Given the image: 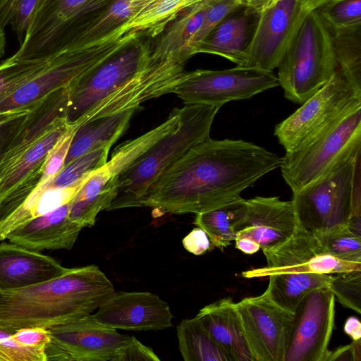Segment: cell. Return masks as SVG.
I'll use <instances>...</instances> for the list:
<instances>
[{"mask_svg": "<svg viewBox=\"0 0 361 361\" xmlns=\"http://www.w3.org/2000/svg\"><path fill=\"white\" fill-rule=\"evenodd\" d=\"M276 154L242 140H212L191 147L150 186L142 207L160 214H198L240 197L280 166Z\"/></svg>", "mask_w": 361, "mask_h": 361, "instance_id": "1", "label": "cell"}, {"mask_svg": "<svg viewBox=\"0 0 361 361\" xmlns=\"http://www.w3.org/2000/svg\"><path fill=\"white\" fill-rule=\"evenodd\" d=\"M114 292L112 283L97 266L67 268L40 283L0 290V326L16 331L73 322L92 314Z\"/></svg>", "mask_w": 361, "mask_h": 361, "instance_id": "2", "label": "cell"}, {"mask_svg": "<svg viewBox=\"0 0 361 361\" xmlns=\"http://www.w3.org/2000/svg\"><path fill=\"white\" fill-rule=\"evenodd\" d=\"M221 106L186 104L180 110L177 128L165 135L116 180L114 197L107 211L141 207L150 186L191 147L209 137Z\"/></svg>", "mask_w": 361, "mask_h": 361, "instance_id": "3", "label": "cell"}, {"mask_svg": "<svg viewBox=\"0 0 361 361\" xmlns=\"http://www.w3.org/2000/svg\"><path fill=\"white\" fill-rule=\"evenodd\" d=\"M360 148H353L322 176L293 193L299 226L316 236L348 227L360 181Z\"/></svg>", "mask_w": 361, "mask_h": 361, "instance_id": "4", "label": "cell"}, {"mask_svg": "<svg viewBox=\"0 0 361 361\" xmlns=\"http://www.w3.org/2000/svg\"><path fill=\"white\" fill-rule=\"evenodd\" d=\"M140 38L137 34H124L117 27L86 48L54 56L37 75L0 100V121L8 115L29 111L49 94L68 86Z\"/></svg>", "mask_w": 361, "mask_h": 361, "instance_id": "5", "label": "cell"}, {"mask_svg": "<svg viewBox=\"0 0 361 361\" xmlns=\"http://www.w3.org/2000/svg\"><path fill=\"white\" fill-rule=\"evenodd\" d=\"M277 68L284 97L296 104H302L334 75L331 33L316 10L307 15Z\"/></svg>", "mask_w": 361, "mask_h": 361, "instance_id": "6", "label": "cell"}, {"mask_svg": "<svg viewBox=\"0 0 361 361\" xmlns=\"http://www.w3.org/2000/svg\"><path fill=\"white\" fill-rule=\"evenodd\" d=\"M361 145V102L355 104L311 138L286 152L281 175L293 193L327 171L344 154Z\"/></svg>", "mask_w": 361, "mask_h": 361, "instance_id": "7", "label": "cell"}, {"mask_svg": "<svg viewBox=\"0 0 361 361\" xmlns=\"http://www.w3.org/2000/svg\"><path fill=\"white\" fill-rule=\"evenodd\" d=\"M113 1L45 0L32 18L13 57L20 61H47L60 54L81 23Z\"/></svg>", "mask_w": 361, "mask_h": 361, "instance_id": "8", "label": "cell"}, {"mask_svg": "<svg viewBox=\"0 0 361 361\" xmlns=\"http://www.w3.org/2000/svg\"><path fill=\"white\" fill-rule=\"evenodd\" d=\"M279 85L271 71L239 66L221 70L187 71L173 93L186 104L221 106L234 100L250 98Z\"/></svg>", "mask_w": 361, "mask_h": 361, "instance_id": "9", "label": "cell"}, {"mask_svg": "<svg viewBox=\"0 0 361 361\" xmlns=\"http://www.w3.org/2000/svg\"><path fill=\"white\" fill-rule=\"evenodd\" d=\"M151 52L147 43L137 41L73 81L69 85L67 124L77 128L92 109L140 68Z\"/></svg>", "mask_w": 361, "mask_h": 361, "instance_id": "10", "label": "cell"}, {"mask_svg": "<svg viewBox=\"0 0 361 361\" xmlns=\"http://www.w3.org/2000/svg\"><path fill=\"white\" fill-rule=\"evenodd\" d=\"M361 102L357 90L338 70L331 80L277 124L274 135L286 152L314 136L345 111Z\"/></svg>", "mask_w": 361, "mask_h": 361, "instance_id": "11", "label": "cell"}, {"mask_svg": "<svg viewBox=\"0 0 361 361\" xmlns=\"http://www.w3.org/2000/svg\"><path fill=\"white\" fill-rule=\"evenodd\" d=\"M334 318L335 297L328 287L306 294L293 314L283 361H324Z\"/></svg>", "mask_w": 361, "mask_h": 361, "instance_id": "12", "label": "cell"}, {"mask_svg": "<svg viewBox=\"0 0 361 361\" xmlns=\"http://www.w3.org/2000/svg\"><path fill=\"white\" fill-rule=\"evenodd\" d=\"M187 61L181 56L155 59L150 54L140 68L92 109L81 123L126 109H137L145 101L173 93L186 75Z\"/></svg>", "mask_w": 361, "mask_h": 361, "instance_id": "13", "label": "cell"}, {"mask_svg": "<svg viewBox=\"0 0 361 361\" xmlns=\"http://www.w3.org/2000/svg\"><path fill=\"white\" fill-rule=\"evenodd\" d=\"M310 12L304 0H278L257 15L245 66L277 68Z\"/></svg>", "mask_w": 361, "mask_h": 361, "instance_id": "14", "label": "cell"}, {"mask_svg": "<svg viewBox=\"0 0 361 361\" xmlns=\"http://www.w3.org/2000/svg\"><path fill=\"white\" fill-rule=\"evenodd\" d=\"M48 330L47 361H110L129 338L96 321L92 314Z\"/></svg>", "mask_w": 361, "mask_h": 361, "instance_id": "15", "label": "cell"}, {"mask_svg": "<svg viewBox=\"0 0 361 361\" xmlns=\"http://www.w3.org/2000/svg\"><path fill=\"white\" fill-rule=\"evenodd\" d=\"M235 307L254 361H283L293 314L276 305L266 291Z\"/></svg>", "mask_w": 361, "mask_h": 361, "instance_id": "16", "label": "cell"}, {"mask_svg": "<svg viewBox=\"0 0 361 361\" xmlns=\"http://www.w3.org/2000/svg\"><path fill=\"white\" fill-rule=\"evenodd\" d=\"M107 326L123 330H161L171 327L173 317L167 302L149 292H114L92 314Z\"/></svg>", "mask_w": 361, "mask_h": 361, "instance_id": "17", "label": "cell"}, {"mask_svg": "<svg viewBox=\"0 0 361 361\" xmlns=\"http://www.w3.org/2000/svg\"><path fill=\"white\" fill-rule=\"evenodd\" d=\"M246 202L245 214L235 227V239L250 238L263 250L278 246L292 235L297 226L292 200L257 196Z\"/></svg>", "mask_w": 361, "mask_h": 361, "instance_id": "18", "label": "cell"}, {"mask_svg": "<svg viewBox=\"0 0 361 361\" xmlns=\"http://www.w3.org/2000/svg\"><path fill=\"white\" fill-rule=\"evenodd\" d=\"M51 257L13 243H0V290L20 289L59 276L66 271Z\"/></svg>", "mask_w": 361, "mask_h": 361, "instance_id": "19", "label": "cell"}, {"mask_svg": "<svg viewBox=\"0 0 361 361\" xmlns=\"http://www.w3.org/2000/svg\"><path fill=\"white\" fill-rule=\"evenodd\" d=\"M71 201L30 220L10 233L6 239L37 252L71 250L82 229L68 217Z\"/></svg>", "mask_w": 361, "mask_h": 361, "instance_id": "20", "label": "cell"}, {"mask_svg": "<svg viewBox=\"0 0 361 361\" xmlns=\"http://www.w3.org/2000/svg\"><path fill=\"white\" fill-rule=\"evenodd\" d=\"M69 102V85L57 90L33 106L0 161V177L53 124L66 118Z\"/></svg>", "mask_w": 361, "mask_h": 361, "instance_id": "21", "label": "cell"}, {"mask_svg": "<svg viewBox=\"0 0 361 361\" xmlns=\"http://www.w3.org/2000/svg\"><path fill=\"white\" fill-rule=\"evenodd\" d=\"M195 317L230 361H254L232 299L223 298L207 305Z\"/></svg>", "mask_w": 361, "mask_h": 361, "instance_id": "22", "label": "cell"}, {"mask_svg": "<svg viewBox=\"0 0 361 361\" xmlns=\"http://www.w3.org/2000/svg\"><path fill=\"white\" fill-rule=\"evenodd\" d=\"M222 20L211 32L193 47L192 55L199 53L215 54L227 59L239 66H245L247 48L252 37L251 16L255 14L243 7ZM257 16V15H256Z\"/></svg>", "mask_w": 361, "mask_h": 361, "instance_id": "23", "label": "cell"}, {"mask_svg": "<svg viewBox=\"0 0 361 361\" xmlns=\"http://www.w3.org/2000/svg\"><path fill=\"white\" fill-rule=\"evenodd\" d=\"M135 110L126 109L79 125L72 137L64 166L87 152L111 147L127 129Z\"/></svg>", "mask_w": 361, "mask_h": 361, "instance_id": "24", "label": "cell"}, {"mask_svg": "<svg viewBox=\"0 0 361 361\" xmlns=\"http://www.w3.org/2000/svg\"><path fill=\"white\" fill-rule=\"evenodd\" d=\"M116 180L105 164L93 171L70 202V219L82 228L94 226L97 214L106 210L114 197Z\"/></svg>", "mask_w": 361, "mask_h": 361, "instance_id": "25", "label": "cell"}, {"mask_svg": "<svg viewBox=\"0 0 361 361\" xmlns=\"http://www.w3.org/2000/svg\"><path fill=\"white\" fill-rule=\"evenodd\" d=\"M69 128L66 118L57 120L0 177V203L16 187L42 168L49 152Z\"/></svg>", "mask_w": 361, "mask_h": 361, "instance_id": "26", "label": "cell"}, {"mask_svg": "<svg viewBox=\"0 0 361 361\" xmlns=\"http://www.w3.org/2000/svg\"><path fill=\"white\" fill-rule=\"evenodd\" d=\"M262 251L267 266L243 271L242 276L244 278L269 276L276 271L305 263L316 255L322 254L318 238L298 224L288 239L278 246Z\"/></svg>", "mask_w": 361, "mask_h": 361, "instance_id": "27", "label": "cell"}, {"mask_svg": "<svg viewBox=\"0 0 361 361\" xmlns=\"http://www.w3.org/2000/svg\"><path fill=\"white\" fill-rule=\"evenodd\" d=\"M154 1L114 0L75 29L62 52L86 48L90 42L114 30Z\"/></svg>", "mask_w": 361, "mask_h": 361, "instance_id": "28", "label": "cell"}, {"mask_svg": "<svg viewBox=\"0 0 361 361\" xmlns=\"http://www.w3.org/2000/svg\"><path fill=\"white\" fill-rule=\"evenodd\" d=\"M218 0H202L180 13L166 30L151 56L155 59L169 56L191 57L189 47L200 27L208 8Z\"/></svg>", "mask_w": 361, "mask_h": 361, "instance_id": "29", "label": "cell"}, {"mask_svg": "<svg viewBox=\"0 0 361 361\" xmlns=\"http://www.w3.org/2000/svg\"><path fill=\"white\" fill-rule=\"evenodd\" d=\"M266 292L278 306L293 314L302 298L309 292L328 287L332 275L326 274L287 272L269 276Z\"/></svg>", "mask_w": 361, "mask_h": 361, "instance_id": "30", "label": "cell"}, {"mask_svg": "<svg viewBox=\"0 0 361 361\" xmlns=\"http://www.w3.org/2000/svg\"><path fill=\"white\" fill-rule=\"evenodd\" d=\"M246 210V200L240 197L216 209L196 214L193 223L205 231L212 247L223 250L235 241V227Z\"/></svg>", "mask_w": 361, "mask_h": 361, "instance_id": "31", "label": "cell"}, {"mask_svg": "<svg viewBox=\"0 0 361 361\" xmlns=\"http://www.w3.org/2000/svg\"><path fill=\"white\" fill-rule=\"evenodd\" d=\"M202 0H156L119 25L125 34L154 37L186 8Z\"/></svg>", "mask_w": 361, "mask_h": 361, "instance_id": "32", "label": "cell"}, {"mask_svg": "<svg viewBox=\"0 0 361 361\" xmlns=\"http://www.w3.org/2000/svg\"><path fill=\"white\" fill-rule=\"evenodd\" d=\"M178 347L185 361H230L228 355L195 317L177 326Z\"/></svg>", "mask_w": 361, "mask_h": 361, "instance_id": "33", "label": "cell"}, {"mask_svg": "<svg viewBox=\"0 0 361 361\" xmlns=\"http://www.w3.org/2000/svg\"><path fill=\"white\" fill-rule=\"evenodd\" d=\"M330 33L337 70L361 92V25Z\"/></svg>", "mask_w": 361, "mask_h": 361, "instance_id": "34", "label": "cell"}, {"mask_svg": "<svg viewBox=\"0 0 361 361\" xmlns=\"http://www.w3.org/2000/svg\"><path fill=\"white\" fill-rule=\"evenodd\" d=\"M110 148L109 146L101 147L78 157L64 166L55 177L44 184L53 188H65L82 184L93 171L106 164Z\"/></svg>", "mask_w": 361, "mask_h": 361, "instance_id": "35", "label": "cell"}, {"mask_svg": "<svg viewBox=\"0 0 361 361\" xmlns=\"http://www.w3.org/2000/svg\"><path fill=\"white\" fill-rule=\"evenodd\" d=\"M315 10L330 32L361 25V0H331Z\"/></svg>", "mask_w": 361, "mask_h": 361, "instance_id": "36", "label": "cell"}, {"mask_svg": "<svg viewBox=\"0 0 361 361\" xmlns=\"http://www.w3.org/2000/svg\"><path fill=\"white\" fill-rule=\"evenodd\" d=\"M48 60L20 61L12 56L3 61L0 63V100L37 75Z\"/></svg>", "mask_w": 361, "mask_h": 361, "instance_id": "37", "label": "cell"}, {"mask_svg": "<svg viewBox=\"0 0 361 361\" xmlns=\"http://www.w3.org/2000/svg\"><path fill=\"white\" fill-rule=\"evenodd\" d=\"M316 237L322 254L343 261L361 263V238L352 233L348 228Z\"/></svg>", "mask_w": 361, "mask_h": 361, "instance_id": "38", "label": "cell"}, {"mask_svg": "<svg viewBox=\"0 0 361 361\" xmlns=\"http://www.w3.org/2000/svg\"><path fill=\"white\" fill-rule=\"evenodd\" d=\"M44 0H0V25H10L22 42L26 30Z\"/></svg>", "mask_w": 361, "mask_h": 361, "instance_id": "39", "label": "cell"}, {"mask_svg": "<svg viewBox=\"0 0 361 361\" xmlns=\"http://www.w3.org/2000/svg\"><path fill=\"white\" fill-rule=\"evenodd\" d=\"M329 288L343 306L361 312V269L332 276Z\"/></svg>", "mask_w": 361, "mask_h": 361, "instance_id": "40", "label": "cell"}, {"mask_svg": "<svg viewBox=\"0 0 361 361\" xmlns=\"http://www.w3.org/2000/svg\"><path fill=\"white\" fill-rule=\"evenodd\" d=\"M241 7L240 0H218L207 10L203 22L194 35L189 47V53L192 56L194 47L202 42L211 31L226 16Z\"/></svg>", "mask_w": 361, "mask_h": 361, "instance_id": "41", "label": "cell"}, {"mask_svg": "<svg viewBox=\"0 0 361 361\" xmlns=\"http://www.w3.org/2000/svg\"><path fill=\"white\" fill-rule=\"evenodd\" d=\"M75 128L70 126L66 134L47 157L42 166V176L39 185L51 180L64 166L65 159Z\"/></svg>", "mask_w": 361, "mask_h": 361, "instance_id": "42", "label": "cell"}, {"mask_svg": "<svg viewBox=\"0 0 361 361\" xmlns=\"http://www.w3.org/2000/svg\"><path fill=\"white\" fill-rule=\"evenodd\" d=\"M11 336L0 338V361H47L44 349L21 345Z\"/></svg>", "mask_w": 361, "mask_h": 361, "instance_id": "43", "label": "cell"}, {"mask_svg": "<svg viewBox=\"0 0 361 361\" xmlns=\"http://www.w3.org/2000/svg\"><path fill=\"white\" fill-rule=\"evenodd\" d=\"M159 361L152 349L140 342L135 336L129 337L118 349L110 361Z\"/></svg>", "mask_w": 361, "mask_h": 361, "instance_id": "44", "label": "cell"}, {"mask_svg": "<svg viewBox=\"0 0 361 361\" xmlns=\"http://www.w3.org/2000/svg\"><path fill=\"white\" fill-rule=\"evenodd\" d=\"M12 338L20 345L45 349L50 341L48 329L42 327H27L17 329Z\"/></svg>", "mask_w": 361, "mask_h": 361, "instance_id": "45", "label": "cell"}, {"mask_svg": "<svg viewBox=\"0 0 361 361\" xmlns=\"http://www.w3.org/2000/svg\"><path fill=\"white\" fill-rule=\"evenodd\" d=\"M27 111L10 114L0 123V161L10 142L19 130Z\"/></svg>", "mask_w": 361, "mask_h": 361, "instance_id": "46", "label": "cell"}, {"mask_svg": "<svg viewBox=\"0 0 361 361\" xmlns=\"http://www.w3.org/2000/svg\"><path fill=\"white\" fill-rule=\"evenodd\" d=\"M184 248L195 255H201L211 248L207 234L202 228H193L182 240Z\"/></svg>", "mask_w": 361, "mask_h": 361, "instance_id": "47", "label": "cell"}, {"mask_svg": "<svg viewBox=\"0 0 361 361\" xmlns=\"http://www.w3.org/2000/svg\"><path fill=\"white\" fill-rule=\"evenodd\" d=\"M361 339L353 341L350 344L329 350L324 361H360Z\"/></svg>", "mask_w": 361, "mask_h": 361, "instance_id": "48", "label": "cell"}, {"mask_svg": "<svg viewBox=\"0 0 361 361\" xmlns=\"http://www.w3.org/2000/svg\"><path fill=\"white\" fill-rule=\"evenodd\" d=\"M278 0H240V5L248 9L251 13L255 15H259Z\"/></svg>", "mask_w": 361, "mask_h": 361, "instance_id": "49", "label": "cell"}, {"mask_svg": "<svg viewBox=\"0 0 361 361\" xmlns=\"http://www.w3.org/2000/svg\"><path fill=\"white\" fill-rule=\"evenodd\" d=\"M343 330L353 341L361 339V323L358 318L348 317L345 322Z\"/></svg>", "mask_w": 361, "mask_h": 361, "instance_id": "50", "label": "cell"}, {"mask_svg": "<svg viewBox=\"0 0 361 361\" xmlns=\"http://www.w3.org/2000/svg\"><path fill=\"white\" fill-rule=\"evenodd\" d=\"M235 245L237 249L247 255L256 253L260 249L257 243L247 238L235 239Z\"/></svg>", "mask_w": 361, "mask_h": 361, "instance_id": "51", "label": "cell"}, {"mask_svg": "<svg viewBox=\"0 0 361 361\" xmlns=\"http://www.w3.org/2000/svg\"><path fill=\"white\" fill-rule=\"evenodd\" d=\"M329 1L331 0H304V2L307 9L311 11Z\"/></svg>", "mask_w": 361, "mask_h": 361, "instance_id": "52", "label": "cell"}, {"mask_svg": "<svg viewBox=\"0 0 361 361\" xmlns=\"http://www.w3.org/2000/svg\"><path fill=\"white\" fill-rule=\"evenodd\" d=\"M6 44V36L4 27L0 25V58H1L5 54Z\"/></svg>", "mask_w": 361, "mask_h": 361, "instance_id": "53", "label": "cell"}, {"mask_svg": "<svg viewBox=\"0 0 361 361\" xmlns=\"http://www.w3.org/2000/svg\"><path fill=\"white\" fill-rule=\"evenodd\" d=\"M0 123H1V121H0Z\"/></svg>", "mask_w": 361, "mask_h": 361, "instance_id": "54", "label": "cell"}]
</instances>
